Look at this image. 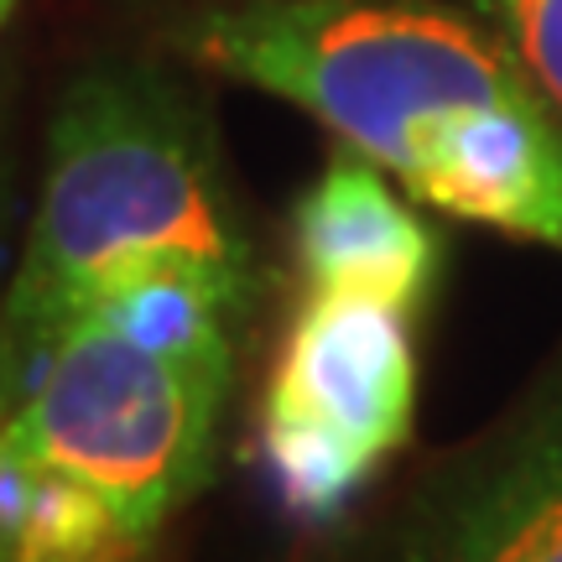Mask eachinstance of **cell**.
Masks as SVG:
<instances>
[{"label":"cell","instance_id":"6da1fadb","mask_svg":"<svg viewBox=\"0 0 562 562\" xmlns=\"http://www.w3.org/2000/svg\"><path fill=\"white\" fill-rule=\"evenodd\" d=\"M250 302L151 277L0 381V562H146L214 474Z\"/></svg>","mask_w":562,"mask_h":562},{"label":"cell","instance_id":"7a4b0ae2","mask_svg":"<svg viewBox=\"0 0 562 562\" xmlns=\"http://www.w3.org/2000/svg\"><path fill=\"white\" fill-rule=\"evenodd\" d=\"M172 271L256 302L261 261L214 125L146 68L89 74L47 131L42 199L0 297V381L79 313Z\"/></svg>","mask_w":562,"mask_h":562},{"label":"cell","instance_id":"3957f363","mask_svg":"<svg viewBox=\"0 0 562 562\" xmlns=\"http://www.w3.org/2000/svg\"><path fill=\"white\" fill-rule=\"evenodd\" d=\"M182 47L302 104L385 172L442 110L537 89L484 21L422 0H235L209 5Z\"/></svg>","mask_w":562,"mask_h":562},{"label":"cell","instance_id":"277c9868","mask_svg":"<svg viewBox=\"0 0 562 562\" xmlns=\"http://www.w3.org/2000/svg\"><path fill=\"white\" fill-rule=\"evenodd\" d=\"M402 307L307 292L261 396V463L281 510L334 521L417 417V355Z\"/></svg>","mask_w":562,"mask_h":562},{"label":"cell","instance_id":"5b68a950","mask_svg":"<svg viewBox=\"0 0 562 562\" xmlns=\"http://www.w3.org/2000/svg\"><path fill=\"white\" fill-rule=\"evenodd\" d=\"M396 562H562V381L412 505Z\"/></svg>","mask_w":562,"mask_h":562},{"label":"cell","instance_id":"8992f818","mask_svg":"<svg viewBox=\"0 0 562 562\" xmlns=\"http://www.w3.org/2000/svg\"><path fill=\"white\" fill-rule=\"evenodd\" d=\"M297 261L307 292H349L417 313L438 277V240L391 193L381 167L344 146L297 203Z\"/></svg>","mask_w":562,"mask_h":562},{"label":"cell","instance_id":"52a82bcc","mask_svg":"<svg viewBox=\"0 0 562 562\" xmlns=\"http://www.w3.org/2000/svg\"><path fill=\"white\" fill-rule=\"evenodd\" d=\"M469 11L510 47L526 79L562 115V0H469Z\"/></svg>","mask_w":562,"mask_h":562},{"label":"cell","instance_id":"ba28073f","mask_svg":"<svg viewBox=\"0 0 562 562\" xmlns=\"http://www.w3.org/2000/svg\"><path fill=\"white\" fill-rule=\"evenodd\" d=\"M11 5H16V0H0V21L11 16Z\"/></svg>","mask_w":562,"mask_h":562}]
</instances>
